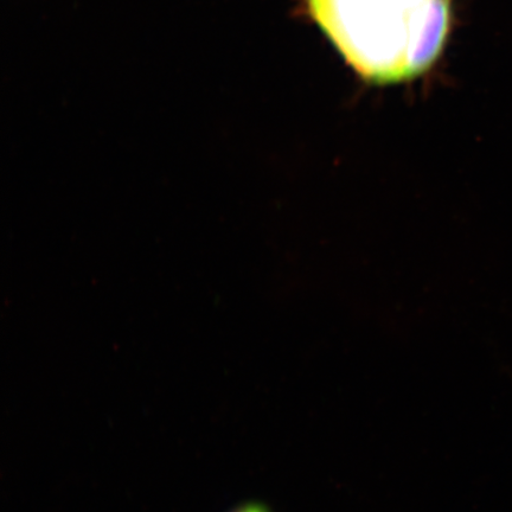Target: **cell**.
Instances as JSON below:
<instances>
[{"instance_id":"6da1fadb","label":"cell","mask_w":512,"mask_h":512,"mask_svg":"<svg viewBox=\"0 0 512 512\" xmlns=\"http://www.w3.org/2000/svg\"><path fill=\"white\" fill-rule=\"evenodd\" d=\"M313 19L358 74L374 83L416 78L437 61L452 0H306Z\"/></svg>"},{"instance_id":"7a4b0ae2","label":"cell","mask_w":512,"mask_h":512,"mask_svg":"<svg viewBox=\"0 0 512 512\" xmlns=\"http://www.w3.org/2000/svg\"><path fill=\"white\" fill-rule=\"evenodd\" d=\"M233 512H268L266 508L261 507V505H246V507L239 508Z\"/></svg>"}]
</instances>
